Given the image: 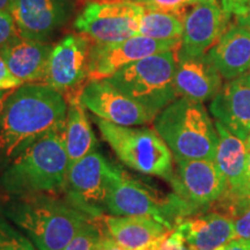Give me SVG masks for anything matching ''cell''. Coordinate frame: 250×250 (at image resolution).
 Wrapping results in <instances>:
<instances>
[{
    "instance_id": "22",
    "label": "cell",
    "mask_w": 250,
    "mask_h": 250,
    "mask_svg": "<svg viewBox=\"0 0 250 250\" xmlns=\"http://www.w3.org/2000/svg\"><path fill=\"white\" fill-rule=\"evenodd\" d=\"M81 93L83 90L64 95L67 103V115L62 130V138L68 165L95 151L96 138L89 125L85 107L81 102Z\"/></svg>"
},
{
    "instance_id": "16",
    "label": "cell",
    "mask_w": 250,
    "mask_h": 250,
    "mask_svg": "<svg viewBox=\"0 0 250 250\" xmlns=\"http://www.w3.org/2000/svg\"><path fill=\"white\" fill-rule=\"evenodd\" d=\"M105 229L125 250H161L170 227L145 215H102Z\"/></svg>"
},
{
    "instance_id": "2",
    "label": "cell",
    "mask_w": 250,
    "mask_h": 250,
    "mask_svg": "<svg viewBox=\"0 0 250 250\" xmlns=\"http://www.w3.org/2000/svg\"><path fill=\"white\" fill-rule=\"evenodd\" d=\"M0 212L37 250H64L90 218L52 192L6 196L0 201Z\"/></svg>"
},
{
    "instance_id": "37",
    "label": "cell",
    "mask_w": 250,
    "mask_h": 250,
    "mask_svg": "<svg viewBox=\"0 0 250 250\" xmlns=\"http://www.w3.org/2000/svg\"><path fill=\"white\" fill-rule=\"evenodd\" d=\"M9 4H11V0H0V11L8 9Z\"/></svg>"
},
{
    "instance_id": "6",
    "label": "cell",
    "mask_w": 250,
    "mask_h": 250,
    "mask_svg": "<svg viewBox=\"0 0 250 250\" xmlns=\"http://www.w3.org/2000/svg\"><path fill=\"white\" fill-rule=\"evenodd\" d=\"M107 212L111 215H145L174 229L177 221L189 217V211L175 193L165 197L154 188L133 179L117 166L109 174Z\"/></svg>"
},
{
    "instance_id": "24",
    "label": "cell",
    "mask_w": 250,
    "mask_h": 250,
    "mask_svg": "<svg viewBox=\"0 0 250 250\" xmlns=\"http://www.w3.org/2000/svg\"><path fill=\"white\" fill-rule=\"evenodd\" d=\"M105 232L102 217L89 218L64 250H101Z\"/></svg>"
},
{
    "instance_id": "21",
    "label": "cell",
    "mask_w": 250,
    "mask_h": 250,
    "mask_svg": "<svg viewBox=\"0 0 250 250\" xmlns=\"http://www.w3.org/2000/svg\"><path fill=\"white\" fill-rule=\"evenodd\" d=\"M208 56L224 79L233 80L247 73L250 70V30L237 23L229 26Z\"/></svg>"
},
{
    "instance_id": "11",
    "label": "cell",
    "mask_w": 250,
    "mask_h": 250,
    "mask_svg": "<svg viewBox=\"0 0 250 250\" xmlns=\"http://www.w3.org/2000/svg\"><path fill=\"white\" fill-rule=\"evenodd\" d=\"M181 40H154L133 36L121 42L96 43L90 46L88 81L104 80L133 62L160 52L177 50Z\"/></svg>"
},
{
    "instance_id": "7",
    "label": "cell",
    "mask_w": 250,
    "mask_h": 250,
    "mask_svg": "<svg viewBox=\"0 0 250 250\" xmlns=\"http://www.w3.org/2000/svg\"><path fill=\"white\" fill-rule=\"evenodd\" d=\"M103 139L125 166L142 174L164 177L173 175V154L158 132L148 127L123 126L95 118Z\"/></svg>"
},
{
    "instance_id": "35",
    "label": "cell",
    "mask_w": 250,
    "mask_h": 250,
    "mask_svg": "<svg viewBox=\"0 0 250 250\" xmlns=\"http://www.w3.org/2000/svg\"><path fill=\"white\" fill-rule=\"evenodd\" d=\"M247 197L250 199V149H247Z\"/></svg>"
},
{
    "instance_id": "5",
    "label": "cell",
    "mask_w": 250,
    "mask_h": 250,
    "mask_svg": "<svg viewBox=\"0 0 250 250\" xmlns=\"http://www.w3.org/2000/svg\"><path fill=\"white\" fill-rule=\"evenodd\" d=\"M176 65V50L160 52L131 62L108 80L156 117L179 99L174 85Z\"/></svg>"
},
{
    "instance_id": "3",
    "label": "cell",
    "mask_w": 250,
    "mask_h": 250,
    "mask_svg": "<svg viewBox=\"0 0 250 250\" xmlns=\"http://www.w3.org/2000/svg\"><path fill=\"white\" fill-rule=\"evenodd\" d=\"M68 168L62 131L37 140L9 162L0 177L6 196L62 191Z\"/></svg>"
},
{
    "instance_id": "17",
    "label": "cell",
    "mask_w": 250,
    "mask_h": 250,
    "mask_svg": "<svg viewBox=\"0 0 250 250\" xmlns=\"http://www.w3.org/2000/svg\"><path fill=\"white\" fill-rule=\"evenodd\" d=\"M210 111L228 131L246 140L250 134V76L228 80L212 99Z\"/></svg>"
},
{
    "instance_id": "10",
    "label": "cell",
    "mask_w": 250,
    "mask_h": 250,
    "mask_svg": "<svg viewBox=\"0 0 250 250\" xmlns=\"http://www.w3.org/2000/svg\"><path fill=\"white\" fill-rule=\"evenodd\" d=\"M169 182L190 215L210 210L226 190L214 160L205 159L176 161Z\"/></svg>"
},
{
    "instance_id": "38",
    "label": "cell",
    "mask_w": 250,
    "mask_h": 250,
    "mask_svg": "<svg viewBox=\"0 0 250 250\" xmlns=\"http://www.w3.org/2000/svg\"><path fill=\"white\" fill-rule=\"evenodd\" d=\"M249 76H250V70H249Z\"/></svg>"
},
{
    "instance_id": "30",
    "label": "cell",
    "mask_w": 250,
    "mask_h": 250,
    "mask_svg": "<svg viewBox=\"0 0 250 250\" xmlns=\"http://www.w3.org/2000/svg\"><path fill=\"white\" fill-rule=\"evenodd\" d=\"M220 4L227 14L230 17L234 15L235 19H239L246 14L249 0H221Z\"/></svg>"
},
{
    "instance_id": "36",
    "label": "cell",
    "mask_w": 250,
    "mask_h": 250,
    "mask_svg": "<svg viewBox=\"0 0 250 250\" xmlns=\"http://www.w3.org/2000/svg\"><path fill=\"white\" fill-rule=\"evenodd\" d=\"M13 90H14V89H9V90H0V116H1L2 111H4L6 100L8 99V96L11 95V94H12V92H13Z\"/></svg>"
},
{
    "instance_id": "9",
    "label": "cell",
    "mask_w": 250,
    "mask_h": 250,
    "mask_svg": "<svg viewBox=\"0 0 250 250\" xmlns=\"http://www.w3.org/2000/svg\"><path fill=\"white\" fill-rule=\"evenodd\" d=\"M111 164L101 153L94 151L68 165L65 179V198L90 218L102 217L107 212L109 174Z\"/></svg>"
},
{
    "instance_id": "23",
    "label": "cell",
    "mask_w": 250,
    "mask_h": 250,
    "mask_svg": "<svg viewBox=\"0 0 250 250\" xmlns=\"http://www.w3.org/2000/svg\"><path fill=\"white\" fill-rule=\"evenodd\" d=\"M183 20L177 15L146 9L138 35L154 40H182Z\"/></svg>"
},
{
    "instance_id": "25",
    "label": "cell",
    "mask_w": 250,
    "mask_h": 250,
    "mask_svg": "<svg viewBox=\"0 0 250 250\" xmlns=\"http://www.w3.org/2000/svg\"><path fill=\"white\" fill-rule=\"evenodd\" d=\"M0 250H37L24 234L0 212Z\"/></svg>"
},
{
    "instance_id": "20",
    "label": "cell",
    "mask_w": 250,
    "mask_h": 250,
    "mask_svg": "<svg viewBox=\"0 0 250 250\" xmlns=\"http://www.w3.org/2000/svg\"><path fill=\"white\" fill-rule=\"evenodd\" d=\"M52 46L17 37L0 49V55L14 77L24 83H43L48 73Z\"/></svg>"
},
{
    "instance_id": "27",
    "label": "cell",
    "mask_w": 250,
    "mask_h": 250,
    "mask_svg": "<svg viewBox=\"0 0 250 250\" xmlns=\"http://www.w3.org/2000/svg\"><path fill=\"white\" fill-rule=\"evenodd\" d=\"M19 37L14 19L8 9L0 11V49Z\"/></svg>"
},
{
    "instance_id": "19",
    "label": "cell",
    "mask_w": 250,
    "mask_h": 250,
    "mask_svg": "<svg viewBox=\"0 0 250 250\" xmlns=\"http://www.w3.org/2000/svg\"><path fill=\"white\" fill-rule=\"evenodd\" d=\"M191 250H221L233 240L234 221L213 211H206L177 221L174 228Z\"/></svg>"
},
{
    "instance_id": "18",
    "label": "cell",
    "mask_w": 250,
    "mask_h": 250,
    "mask_svg": "<svg viewBox=\"0 0 250 250\" xmlns=\"http://www.w3.org/2000/svg\"><path fill=\"white\" fill-rule=\"evenodd\" d=\"M221 78L210 57L205 54L195 58L177 59L174 85L179 98L203 103L220 92Z\"/></svg>"
},
{
    "instance_id": "28",
    "label": "cell",
    "mask_w": 250,
    "mask_h": 250,
    "mask_svg": "<svg viewBox=\"0 0 250 250\" xmlns=\"http://www.w3.org/2000/svg\"><path fill=\"white\" fill-rule=\"evenodd\" d=\"M233 240L250 242V205L234 220Z\"/></svg>"
},
{
    "instance_id": "34",
    "label": "cell",
    "mask_w": 250,
    "mask_h": 250,
    "mask_svg": "<svg viewBox=\"0 0 250 250\" xmlns=\"http://www.w3.org/2000/svg\"><path fill=\"white\" fill-rule=\"evenodd\" d=\"M236 23L237 24H241V26L246 27L247 29L250 30V0H249V4H248V8H247L246 14L243 15L242 18L235 19Z\"/></svg>"
},
{
    "instance_id": "33",
    "label": "cell",
    "mask_w": 250,
    "mask_h": 250,
    "mask_svg": "<svg viewBox=\"0 0 250 250\" xmlns=\"http://www.w3.org/2000/svg\"><path fill=\"white\" fill-rule=\"evenodd\" d=\"M107 230V229H105ZM101 250H125L124 248H122V247L118 245L114 241V240L111 239L110 235H109L108 232H105V235H104V239H103V243H102V249Z\"/></svg>"
},
{
    "instance_id": "26",
    "label": "cell",
    "mask_w": 250,
    "mask_h": 250,
    "mask_svg": "<svg viewBox=\"0 0 250 250\" xmlns=\"http://www.w3.org/2000/svg\"><path fill=\"white\" fill-rule=\"evenodd\" d=\"M133 1L142 4L146 9L175 14L183 20L188 9L205 0H133Z\"/></svg>"
},
{
    "instance_id": "8",
    "label": "cell",
    "mask_w": 250,
    "mask_h": 250,
    "mask_svg": "<svg viewBox=\"0 0 250 250\" xmlns=\"http://www.w3.org/2000/svg\"><path fill=\"white\" fill-rule=\"evenodd\" d=\"M146 8L133 0L92 1L74 21V28L96 43L121 42L138 35Z\"/></svg>"
},
{
    "instance_id": "1",
    "label": "cell",
    "mask_w": 250,
    "mask_h": 250,
    "mask_svg": "<svg viewBox=\"0 0 250 250\" xmlns=\"http://www.w3.org/2000/svg\"><path fill=\"white\" fill-rule=\"evenodd\" d=\"M66 115V100L51 86L24 83L14 89L0 116V154L14 160L42 137L64 130Z\"/></svg>"
},
{
    "instance_id": "39",
    "label": "cell",
    "mask_w": 250,
    "mask_h": 250,
    "mask_svg": "<svg viewBox=\"0 0 250 250\" xmlns=\"http://www.w3.org/2000/svg\"><path fill=\"white\" fill-rule=\"evenodd\" d=\"M101 249H102V248H101Z\"/></svg>"
},
{
    "instance_id": "4",
    "label": "cell",
    "mask_w": 250,
    "mask_h": 250,
    "mask_svg": "<svg viewBox=\"0 0 250 250\" xmlns=\"http://www.w3.org/2000/svg\"><path fill=\"white\" fill-rule=\"evenodd\" d=\"M154 127L175 161L214 160L218 133L203 103L176 99L155 117Z\"/></svg>"
},
{
    "instance_id": "14",
    "label": "cell",
    "mask_w": 250,
    "mask_h": 250,
    "mask_svg": "<svg viewBox=\"0 0 250 250\" xmlns=\"http://www.w3.org/2000/svg\"><path fill=\"white\" fill-rule=\"evenodd\" d=\"M83 107L98 118L123 126H137L155 120L143 105L121 92L108 79L88 81L81 93Z\"/></svg>"
},
{
    "instance_id": "29",
    "label": "cell",
    "mask_w": 250,
    "mask_h": 250,
    "mask_svg": "<svg viewBox=\"0 0 250 250\" xmlns=\"http://www.w3.org/2000/svg\"><path fill=\"white\" fill-rule=\"evenodd\" d=\"M22 85V81L19 80L17 77L12 74V72L9 71L5 61L0 55V90L17 89Z\"/></svg>"
},
{
    "instance_id": "15",
    "label": "cell",
    "mask_w": 250,
    "mask_h": 250,
    "mask_svg": "<svg viewBox=\"0 0 250 250\" xmlns=\"http://www.w3.org/2000/svg\"><path fill=\"white\" fill-rule=\"evenodd\" d=\"M11 12L19 36L44 42L70 20L73 0H11Z\"/></svg>"
},
{
    "instance_id": "12",
    "label": "cell",
    "mask_w": 250,
    "mask_h": 250,
    "mask_svg": "<svg viewBox=\"0 0 250 250\" xmlns=\"http://www.w3.org/2000/svg\"><path fill=\"white\" fill-rule=\"evenodd\" d=\"M89 37L83 34H67L55 46L49 58L44 85L51 86L62 96L80 92L88 77Z\"/></svg>"
},
{
    "instance_id": "32",
    "label": "cell",
    "mask_w": 250,
    "mask_h": 250,
    "mask_svg": "<svg viewBox=\"0 0 250 250\" xmlns=\"http://www.w3.org/2000/svg\"><path fill=\"white\" fill-rule=\"evenodd\" d=\"M221 250H250V242L233 240V241L227 243Z\"/></svg>"
},
{
    "instance_id": "31",
    "label": "cell",
    "mask_w": 250,
    "mask_h": 250,
    "mask_svg": "<svg viewBox=\"0 0 250 250\" xmlns=\"http://www.w3.org/2000/svg\"><path fill=\"white\" fill-rule=\"evenodd\" d=\"M161 250H191V248L184 240V237L174 229L166 239Z\"/></svg>"
},
{
    "instance_id": "13",
    "label": "cell",
    "mask_w": 250,
    "mask_h": 250,
    "mask_svg": "<svg viewBox=\"0 0 250 250\" xmlns=\"http://www.w3.org/2000/svg\"><path fill=\"white\" fill-rule=\"evenodd\" d=\"M229 18L218 0H205L190 7L183 17V35L176 59L208 54L229 28Z\"/></svg>"
}]
</instances>
